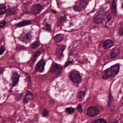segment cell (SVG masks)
<instances>
[{"mask_svg":"<svg viewBox=\"0 0 123 123\" xmlns=\"http://www.w3.org/2000/svg\"><path fill=\"white\" fill-rule=\"evenodd\" d=\"M120 65L118 64L112 65L109 68L105 71L104 74L102 77L104 79H106L109 77H112L114 76L117 74L119 71Z\"/></svg>","mask_w":123,"mask_h":123,"instance_id":"1","label":"cell"},{"mask_svg":"<svg viewBox=\"0 0 123 123\" xmlns=\"http://www.w3.org/2000/svg\"><path fill=\"white\" fill-rule=\"evenodd\" d=\"M70 78L73 82L76 83H80L82 80L79 73L76 71H74L71 73Z\"/></svg>","mask_w":123,"mask_h":123,"instance_id":"2","label":"cell"},{"mask_svg":"<svg viewBox=\"0 0 123 123\" xmlns=\"http://www.w3.org/2000/svg\"><path fill=\"white\" fill-rule=\"evenodd\" d=\"M62 70V67L61 66L56 63H53L51 66L49 71L53 74L59 75L61 74Z\"/></svg>","mask_w":123,"mask_h":123,"instance_id":"3","label":"cell"},{"mask_svg":"<svg viewBox=\"0 0 123 123\" xmlns=\"http://www.w3.org/2000/svg\"><path fill=\"white\" fill-rule=\"evenodd\" d=\"M99 112V110L95 106L89 107L87 111V114L90 117H94L97 115Z\"/></svg>","mask_w":123,"mask_h":123,"instance_id":"4","label":"cell"},{"mask_svg":"<svg viewBox=\"0 0 123 123\" xmlns=\"http://www.w3.org/2000/svg\"><path fill=\"white\" fill-rule=\"evenodd\" d=\"M45 65V62L44 60H41L39 61L36 65L35 70L36 72H39L40 73L43 72L44 70V67Z\"/></svg>","mask_w":123,"mask_h":123,"instance_id":"5","label":"cell"},{"mask_svg":"<svg viewBox=\"0 0 123 123\" xmlns=\"http://www.w3.org/2000/svg\"><path fill=\"white\" fill-rule=\"evenodd\" d=\"M19 38L25 43H29L31 40V36L29 33H23L19 37Z\"/></svg>","mask_w":123,"mask_h":123,"instance_id":"6","label":"cell"},{"mask_svg":"<svg viewBox=\"0 0 123 123\" xmlns=\"http://www.w3.org/2000/svg\"><path fill=\"white\" fill-rule=\"evenodd\" d=\"M42 7L39 4H36L32 6L30 8L31 12L33 14H38L42 10Z\"/></svg>","mask_w":123,"mask_h":123,"instance_id":"7","label":"cell"},{"mask_svg":"<svg viewBox=\"0 0 123 123\" xmlns=\"http://www.w3.org/2000/svg\"><path fill=\"white\" fill-rule=\"evenodd\" d=\"M108 107L111 111H113L115 109V102L114 100L112 97L111 94H109V100H108Z\"/></svg>","mask_w":123,"mask_h":123,"instance_id":"8","label":"cell"},{"mask_svg":"<svg viewBox=\"0 0 123 123\" xmlns=\"http://www.w3.org/2000/svg\"><path fill=\"white\" fill-rule=\"evenodd\" d=\"M65 48V46L62 45L58 47L56 49V54L59 58H61L63 56V51Z\"/></svg>","mask_w":123,"mask_h":123,"instance_id":"9","label":"cell"},{"mask_svg":"<svg viewBox=\"0 0 123 123\" xmlns=\"http://www.w3.org/2000/svg\"><path fill=\"white\" fill-rule=\"evenodd\" d=\"M19 75L16 72H13L12 76V86H15L19 81Z\"/></svg>","mask_w":123,"mask_h":123,"instance_id":"10","label":"cell"},{"mask_svg":"<svg viewBox=\"0 0 123 123\" xmlns=\"http://www.w3.org/2000/svg\"><path fill=\"white\" fill-rule=\"evenodd\" d=\"M119 54V50L117 49V48H115L112 49L111 51V53L110 54V59H114L115 58H116Z\"/></svg>","mask_w":123,"mask_h":123,"instance_id":"11","label":"cell"},{"mask_svg":"<svg viewBox=\"0 0 123 123\" xmlns=\"http://www.w3.org/2000/svg\"><path fill=\"white\" fill-rule=\"evenodd\" d=\"M34 99V97L32 94V93L28 92L26 93V94L25 96V97L24 99V102L25 103H26L28 102L29 101L32 100Z\"/></svg>","mask_w":123,"mask_h":123,"instance_id":"12","label":"cell"},{"mask_svg":"<svg viewBox=\"0 0 123 123\" xmlns=\"http://www.w3.org/2000/svg\"><path fill=\"white\" fill-rule=\"evenodd\" d=\"M104 20V16L101 14H98L94 18V21L96 23H100Z\"/></svg>","mask_w":123,"mask_h":123,"instance_id":"13","label":"cell"},{"mask_svg":"<svg viewBox=\"0 0 123 123\" xmlns=\"http://www.w3.org/2000/svg\"><path fill=\"white\" fill-rule=\"evenodd\" d=\"M112 45H113V42L111 40H107L104 42L103 47L104 49H107L111 47L112 46Z\"/></svg>","mask_w":123,"mask_h":123,"instance_id":"14","label":"cell"},{"mask_svg":"<svg viewBox=\"0 0 123 123\" xmlns=\"http://www.w3.org/2000/svg\"><path fill=\"white\" fill-rule=\"evenodd\" d=\"M30 23H31V22L30 21L25 20L19 23L16 25V26H17L18 27H22V26H24L29 25L30 24Z\"/></svg>","mask_w":123,"mask_h":123,"instance_id":"15","label":"cell"},{"mask_svg":"<svg viewBox=\"0 0 123 123\" xmlns=\"http://www.w3.org/2000/svg\"><path fill=\"white\" fill-rule=\"evenodd\" d=\"M63 39V36L62 34H58L57 35H56L55 37H54V41L56 43H58L60 42L61 41H62Z\"/></svg>","mask_w":123,"mask_h":123,"instance_id":"16","label":"cell"},{"mask_svg":"<svg viewBox=\"0 0 123 123\" xmlns=\"http://www.w3.org/2000/svg\"><path fill=\"white\" fill-rule=\"evenodd\" d=\"M111 10H112V14L115 16L116 15V4H115V0H113L112 2V8H111Z\"/></svg>","mask_w":123,"mask_h":123,"instance_id":"17","label":"cell"},{"mask_svg":"<svg viewBox=\"0 0 123 123\" xmlns=\"http://www.w3.org/2000/svg\"><path fill=\"white\" fill-rule=\"evenodd\" d=\"M6 12V8L4 4H0V14H3Z\"/></svg>","mask_w":123,"mask_h":123,"instance_id":"18","label":"cell"},{"mask_svg":"<svg viewBox=\"0 0 123 123\" xmlns=\"http://www.w3.org/2000/svg\"><path fill=\"white\" fill-rule=\"evenodd\" d=\"M85 96V93L83 91H80L78 92L77 94V97L79 99H82L83 98L84 96Z\"/></svg>","mask_w":123,"mask_h":123,"instance_id":"19","label":"cell"},{"mask_svg":"<svg viewBox=\"0 0 123 123\" xmlns=\"http://www.w3.org/2000/svg\"><path fill=\"white\" fill-rule=\"evenodd\" d=\"M91 123H106V121L104 119H99L92 122Z\"/></svg>","mask_w":123,"mask_h":123,"instance_id":"20","label":"cell"},{"mask_svg":"<svg viewBox=\"0 0 123 123\" xmlns=\"http://www.w3.org/2000/svg\"><path fill=\"white\" fill-rule=\"evenodd\" d=\"M74 109L73 108H71V107H69V108H67L65 109V111H67L68 113H73L74 111Z\"/></svg>","mask_w":123,"mask_h":123,"instance_id":"21","label":"cell"},{"mask_svg":"<svg viewBox=\"0 0 123 123\" xmlns=\"http://www.w3.org/2000/svg\"><path fill=\"white\" fill-rule=\"evenodd\" d=\"M39 45V43L38 41H36L35 42H34V43L32 44V45H31V47L33 48V49H36L37 48V47H38Z\"/></svg>","mask_w":123,"mask_h":123,"instance_id":"22","label":"cell"},{"mask_svg":"<svg viewBox=\"0 0 123 123\" xmlns=\"http://www.w3.org/2000/svg\"><path fill=\"white\" fill-rule=\"evenodd\" d=\"M40 54V52L38 51L37 53H36V54L34 55V58H33V61H35L36 60V59H37V58L39 56V55Z\"/></svg>","mask_w":123,"mask_h":123,"instance_id":"23","label":"cell"},{"mask_svg":"<svg viewBox=\"0 0 123 123\" xmlns=\"http://www.w3.org/2000/svg\"><path fill=\"white\" fill-rule=\"evenodd\" d=\"M77 109L78 111L80 112H82V111H83V109H82L81 104H78V105H77Z\"/></svg>","mask_w":123,"mask_h":123,"instance_id":"24","label":"cell"},{"mask_svg":"<svg viewBox=\"0 0 123 123\" xmlns=\"http://www.w3.org/2000/svg\"><path fill=\"white\" fill-rule=\"evenodd\" d=\"M42 115L44 116H47L49 115V111L47 110H44L42 112Z\"/></svg>","mask_w":123,"mask_h":123,"instance_id":"25","label":"cell"},{"mask_svg":"<svg viewBox=\"0 0 123 123\" xmlns=\"http://www.w3.org/2000/svg\"><path fill=\"white\" fill-rule=\"evenodd\" d=\"M45 29L48 30V31H50L51 30V28H50V26L48 24H46L45 25Z\"/></svg>","mask_w":123,"mask_h":123,"instance_id":"26","label":"cell"},{"mask_svg":"<svg viewBox=\"0 0 123 123\" xmlns=\"http://www.w3.org/2000/svg\"><path fill=\"white\" fill-rule=\"evenodd\" d=\"M5 50V48L4 47L2 46L0 48V55H1L3 53V52H4Z\"/></svg>","mask_w":123,"mask_h":123,"instance_id":"27","label":"cell"},{"mask_svg":"<svg viewBox=\"0 0 123 123\" xmlns=\"http://www.w3.org/2000/svg\"><path fill=\"white\" fill-rule=\"evenodd\" d=\"M74 9L75 11H80V8L78 6H74Z\"/></svg>","mask_w":123,"mask_h":123,"instance_id":"28","label":"cell"},{"mask_svg":"<svg viewBox=\"0 0 123 123\" xmlns=\"http://www.w3.org/2000/svg\"><path fill=\"white\" fill-rule=\"evenodd\" d=\"M6 24V22L5 21H2L0 23V27H2L4 26Z\"/></svg>","mask_w":123,"mask_h":123,"instance_id":"29","label":"cell"},{"mask_svg":"<svg viewBox=\"0 0 123 123\" xmlns=\"http://www.w3.org/2000/svg\"><path fill=\"white\" fill-rule=\"evenodd\" d=\"M119 33L120 34V35H122V36H123V29L121 28L119 30Z\"/></svg>","mask_w":123,"mask_h":123,"instance_id":"30","label":"cell"},{"mask_svg":"<svg viewBox=\"0 0 123 123\" xmlns=\"http://www.w3.org/2000/svg\"><path fill=\"white\" fill-rule=\"evenodd\" d=\"M72 61H68V62H67L66 63V64H65V67H66V66H68L70 63H72Z\"/></svg>","mask_w":123,"mask_h":123,"instance_id":"31","label":"cell"},{"mask_svg":"<svg viewBox=\"0 0 123 123\" xmlns=\"http://www.w3.org/2000/svg\"><path fill=\"white\" fill-rule=\"evenodd\" d=\"M111 123H118V121H113V122H111Z\"/></svg>","mask_w":123,"mask_h":123,"instance_id":"32","label":"cell"}]
</instances>
